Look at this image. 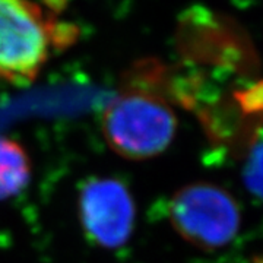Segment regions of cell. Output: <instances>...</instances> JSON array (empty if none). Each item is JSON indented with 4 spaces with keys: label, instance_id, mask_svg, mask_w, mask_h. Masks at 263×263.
<instances>
[{
    "label": "cell",
    "instance_id": "1",
    "mask_svg": "<svg viewBox=\"0 0 263 263\" xmlns=\"http://www.w3.org/2000/svg\"><path fill=\"white\" fill-rule=\"evenodd\" d=\"M168 69L155 59L127 69L101 117L104 139L124 160L145 161L171 145L177 117L170 104Z\"/></svg>",
    "mask_w": 263,
    "mask_h": 263
},
{
    "label": "cell",
    "instance_id": "2",
    "mask_svg": "<svg viewBox=\"0 0 263 263\" xmlns=\"http://www.w3.org/2000/svg\"><path fill=\"white\" fill-rule=\"evenodd\" d=\"M76 35V27L37 0H0V84L34 82L50 57Z\"/></svg>",
    "mask_w": 263,
    "mask_h": 263
},
{
    "label": "cell",
    "instance_id": "3",
    "mask_svg": "<svg viewBox=\"0 0 263 263\" xmlns=\"http://www.w3.org/2000/svg\"><path fill=\"white\" fill-rule=\"evenodd\" d=\"M170 221L177 234L202 250L230 245L240 230L241 214L226 189L212 183H190L171 197Z\"/></svg>",
    "mask_w": 263,
    "mask_h": 263
},
{
    "label": "cell",
    "instance_id": "4",
    "mask_svg": "<svg viewBox=\"0 0 263 263\" xmlns=\"http://www.w3.org/2000/svg\"><path fill=\"white\" fill-rule=\"evenodd\" d=\"M78 215L85 235L94 245L114 250L126 245L133 234L136 203L120 180L92 177L79 190Z\"/></svg>",
    "mask_w": 263,
    "mask_h": 263
},
{
    "label": "cell",
    "instance_id": "5",
    "mask_svg": "<svg viewBox=\"0 0 263 263\" xmlns=\"http://www.w3.org/2000/svg\"><path fill=\"white\" fill-rule=\"evenodd\" d=\"M32 162L27 149L6 136H0V200L18 196L31 181Z\"/></svg>",
    "mask_w": 263,
    "mask_h": 263
},
{
    "label": "cell",
    "instance_id": "6",
    "mask_svg": "<svg viewBox=\"0 0 263 263\" xmlns=\"http://www.w3.org/2000/svg\"><path fill=\"white\" fill-rule=\"evenodd\" d=\"M245 184L254 196L263 200V142L249 155L245 167Z\"/></svg>",
    "mask_w": 263,
    "mask_h": 263
},
{
    "label": "cell",
    "instance_id": "7",
    "mask_svg": "<svg viewBox=\"0 0 263 263\" xmlns=\"http://www.w3.org/2000/svg\"><path fill=\"white\" fill-rule=\"evenodd\" d=\"M254 263H263V256H260V257H257V259L254 260Z\"/></svg>",
    "mask_w": 263,
    "mask_h": 263
}]
</instances>
